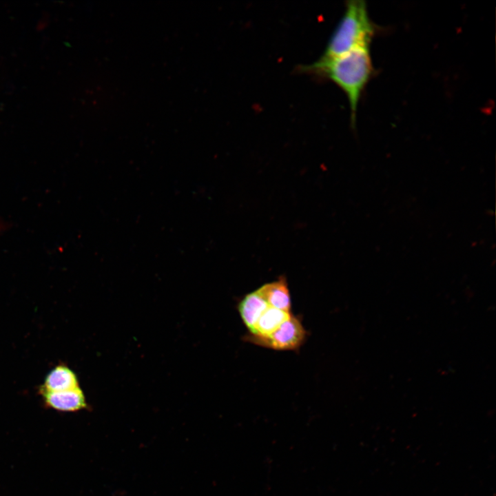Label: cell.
I'll return each instance as SVG.
<instances>
[{
  "mask_svg": "<svg viewBox=\"0 0 496 496\" xmlns=\"http://www.w3.org/2000/svg\"><path fill=\"white\" fill-rule=\"evenodd\" d=\"M300 69L328 79L343 90L349 101L351 123L354 124L361 94L373 72L369 47L355 48L333 58H320Z\"/></svg>",
  "mask_w": 496,
  "mask_h": 496,
  "instance_id": "obj_1",
  "label": "cell"
},
{
  "mask_svg": "<svg viewBox=\"0 0 496 496\" xmlns=\"http://www.w3.org/2000/svg\"><path fill=\"white\" fill-rule=\"evenodd\" d=\"M374 32V25L370 20L365 2L349 1L342 17L320 58H333L355 48L369 47Z\"/></svg>",
  "mask_w": 496,
  "mask_h": 496,
  "instance_id": "obj_2",
  "label": "cell"
},
{
  "mask_svg": "<svg viewBox=\"0 0 496 496\" xmlns=\"http://www.w3.org/2000/svg\"><path fill=\"white\" fill-rule=\"evenodd\" d=\"M307 335L301 321L291 316L276 331L265 336L245 335L244 340L275 350H296L303 344Z\"/></svg>",
  "mask_w": 496,
  "mask_h": 496,
  "instance_id": "obj_3",
  "label": "cell"
},
{
  "mask_svg": "<svg viewBox=\"0 0 496 496\" xmlns=\"http://www.w3.org/2000/svg\"><path fill=\"white\" fill-rule=\"evenodd\" d=\"M46 407L61 412H75L87 408L85 395L81 388L56 392H39Z\"/></svg>",
  "mask_w": 496,
  "mask_h": 496,
  "instance_id": "obj_4",
  "label": "cell"
},
{
  "mask_svg": "<svg viewBox=\"0 0 496 496\" xmlns=\"http://www.w3.org/2000/svg\"><path fill=\"white\" fill-rule=\"evenodd\" d=\"M256 291L269 306L290 312V294L284 278L280 277L276 281L266 283Z\"/></svg>",
  "mask_w": 496,
  "mask_h": 496,
  "instance_id": "obj_5",
  "label": "cell"
},
{
  "mask_svg": "<svg viewBox=\"0 0 496 496\" xmlns=\"http://www.w3.org/2000/svg\"><path fill=\"white\" fill-rule=\"evenodd\" d=\"M79 387L76 373L68 366L59 364L47 374L39 392H56Z\"/></svg>",
  "mask_w": 496,
  "mask_h": 496,
  "instance_id": "obj_6",
  "label": "cell"
},
{
  "mask_svg": "<svg viewBox=\"0 0 496 496\" xmlns=\"http://www.w3.org/2000/svg\"><path fill=\"white\" fill-rule=\"evenodd\" d=\"M291 315V312L269 306L249 331V334L256 336L267 335L276 331Z\"/></svg>",
  "mask_w": 496,
  "mask_h": 496,
  "instance_id": "obj_7",
  "label": "cell"
},
{
  "mask_svg": "<svg viewBox=\"0 0 496 496\" xmlns=\"http://www.w3.org/2000/svg\"><path fill=\"white\" fill-rule=\"evenodd\" d=\"M268 307L267 303L256 291L247 293L241 300L238 309L244 324L249 331Z\"/></svg>",
  "mask_w": 496,
  "mask_h": 496,
  "instance_id": "obj_8",
  "label": "cell"
}]
</instances>
